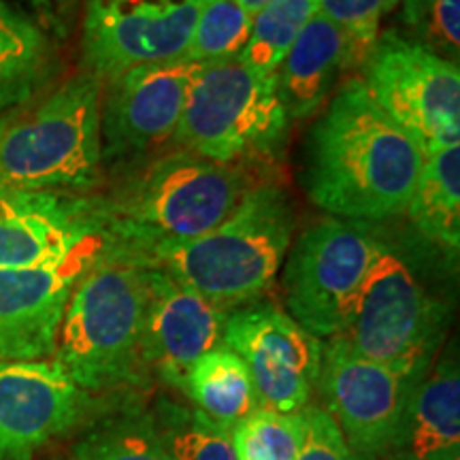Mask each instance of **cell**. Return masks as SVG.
Segmentation results:
<instances>
[{"mask_svg": "<svg viewBox=\"0 0 460 460\" xmlns=\"http://www.w3.org/2000/svg\"><path fill=\"white\" fill-rule=\"evenodd\" d=\"M96 233L101 199L0 188V271L60 261Z\"/></svg>", "mask_w": 460, "mask_h": 460, "instance_id": "2e32d148", "label": "cell"}, {"mask_svg": "<svg viewBox=\"0 0 460 460\" xmlns=\"http://www.w3.org/2000/svg\"><path fill=\"white\" fill-rule=\"evenodd\" d=\"M420 379L354 352L343 339L322 341L315 390L358 460H382L390 450Z\"/></svg>", "mask_w": 460, "mask_h": 460, "instance_id": "30bf717a", "label": "cell"}, {"mask_svg": "<svg viewBox=\"0 0 460 460\" xmlns=\"http://www.w3.org/2000/svg\"><path fill=\"white\" fill-rule=\"evenodd\" d=\"M200 68L180 58L109 82L101 101L102 164L143 156L172 141Z\"/></svg>", "mask_w": 460, "mask_h": 460, "instance_id": "4fadbf2b", "label": "cell"}, {"mask_svg": "<svg viewBox=\"0 0 460 460\" xmlns=\"http://www.w3.org/2000/svg\"><path fill=\"white\" fill-rule=\"evenodd\" d=\"M54 68V48L43 28L0 0V111L41 94Z\"/></svg>", "mask_w": 460, "mask_h": 460, "instance_id": "ffe728a7", "label": "cell"}, {"mask_svg": "<svg viewBox=\"0 0 460 460\" xmlns=\"http://www.w3.org/2000/svg\"><path fill=\"white\" fill-rule=\"evenodd\" d=\"M226 312L158 267L147 271L146 365L169 386L183 379L200 356L222 345Z\"/></svg>", "mask_w": 460, "mask_h": 460, "instance_id": "e0dca14e", "label": "cell"}, {"mask_svg": "<svg viewBox=\"0 0 460 460\" xmlns=\"http://www.w3.org/2000/svg\"><path fill=\"white\" fill-rule=\"evenodd\" d=\"M362 84L424 158L460 139V68L405 37L379 32L362 62Z\"/></svg>", "mask_w": 460, "mask_h": 460, "instance_id": "9c48e42d", "label": "cell"}, {"mask_svg": "<svg viewBox=\"0 0 460 460\" xmlns=\"http://www.w3.org/2000/svg\"><path fill=\"white\" fill-rule=\"evenodd\" d=\"M379 239L367 222L332 216L305 228L281 264L286 314L320 341L341 335Z\"/></svg>", "mask_w": 460, "mask_h": 460, "instance_id": "ba28073f", "label": "cell"}, {"mask_svg": "<svg viewBox=\"0 0 460 460\" xmlns=\"http://www.w3.org/2000/svg\"><path fill=\"white\" fill-rule=\"evenodd\" d=\"M73 460H169L152 418L109 420L85 433L71 450Z\"/></svg>", "mask_w": 460, "mask_h": 460, "instance_id": "4316f807", "label": "cell"}, {"mask_svg": "<svg viewBox=\"0 0 460 460\" xmlns=\"http://www.w3.org/2000/svg\"><path fill=\"white\" fill-rule=\"evenodd\" d=\"M394 3H396V4H399V3H401V0H394Z\"/></svg>", "mask_w": 460, "mask_h": 460, "instance_id": "836d02e7", "label": "cell"}, {"mask_svg": "<svg viewBox=\"0 0 460 460\" xmlns=\"http://www.w3.org/2000/svg\"><path fill=\"white\" fill-rule=\"evenodd\" d=\"M147 271L149 264L105 239L73 288L56 362L85 393L146 382Z\"/></svg>", "mask_w": 460, "mask_h": 460, "instance_id": "3957f363", "label": "cell"}, {"mask_svg": "<svg viewBox=\"0 0 460 460\" xmlns=\"http://www.w3.org/2000/svg\"><path fill=\"white\" fill-rule=\"evenodd\" d=\"M401 20L413 41L458 62L460 0H402Z\"/></svg>", "mask_w": 460, "mask_h": 460, "instance_id": "83f0119b", "label": "cell"}, {"mask_svg": "<svg viewBox=\"0 0 460 460\" xmlns=\"http://www.w3.org/2000/svg\"><path fill=\"white\" fill-rule=\"evenodd\" d=\"M149 418L169 460H237L230 430L197 407L163 401Z\"/></svg>", "mask_w": 460, "mask_h": 460, "instance_id": "603a6c76", "label": "cell"}, {"mask_svg": "<svg viewBox=\"0 0 460 460\" xmlns=\"http://www.w3.org/2000/svg\"><path fill=\"white\" fill-rule=\"evenodd\" d=\"M102 241L105 230L56 262L0 271V358L45 360L56 354L68 298L99 256Z\"/></svg>", "mask_w": 460, "mask_h": 460, "instance_id": "5bb4252c", "label": "cell"}, {"mask_svg": "<svg viewBox=\"0 0 460 460\" xmlns=\"http://www.w3.org/2000/svg\"><path fill=\"white\" fill-rule=\"evenodd\" d=\"M34 4H45V0H32Z\"/></svg>", "mask_w": 460, "mask_h": 460, "instance_id": "1f68e13d", "label": "cell"}, {"mask_svg": "<svg viewBox=\"0 0 460 460\" xmlns=\"http://www.w3.org/2000/svg\"><path fill=\"white\" fill-rule=\"evenodd\" d=\"M252 24L254 15L234 0H203L183 58L199 65L237 60L250 41Z\"/></svg>", "mask_w": 460, "mask_h": 460, "instance_id": "d4e9b609", "label": "cell"}, {"mask_svg": "<svg viewBox=\"0 0 460 460\" xmlns=\"http://www.w3.org/2000/svg\"><path fill=\"white\" fill-rule=\"evenodd\" d=\"M290 118L278 79L262 77L243 62L203 65L190 88L172 143L222 164L273 158L284 149Z\"/></svg>", "mask_w": 460, "mask_h": 460, "instance_id": "8992f818", "label": "cell"}, {"mask_svg": "<svg viewBox=\"0 0 460 460\" xmlns=\"http://www.w3.org/2000/svg\"><path fill=\"white\" fill-rule=\"evenodd\" d=\"M413 228L450 256L460 247V146L424 158L416 190L405 209Z\"/></svg>", "mask_w": 460, "mask_h": 460, "instance_id": "44dd1931", "label": "cell"}, {"mask_svg": "<svg viewBox=\"0 0 460 460\" xmlns=\"http://www.w3.org/2000/svg\"><path fill=\"white\" fill-rule=\"evenodd\" d=\"M254 186L241 164H222L186 149L158 154L101 199L105 239L141 261L169 241L197 239L233 214Z\"/></svg>", "mask_w": 460, "mask_h": 460, "instance_id": "277c9868", "label": "cell"}, {"mask_svg": "<svg viewBox=\"0 0 460 460\" xmlns=\"http://www.w3.org/2000/svg\"><path fill=\"white\" fill-rule=\"evenodd\" d=\"M296 230L290 197L278 183H254L209 233L169 241L141 258L199 292L222 312L262 301L278 281Z\"/></svg>", "mask_w": 460, "mask_h": 460, "instance_id": "7a4b0ae2", "label": "cell"}, {"mask_svg": "<svg viewBox=\"0 0 460 460\" xmlns=\"http://www.w3.org/2000/svg\"><path fill=\"white\" fill-rule=\"evenodd\" d=\"M222 345L245 362L258 402L279 413L303 411L318 384L322 341L271 303L226 315Z\"/></svg>", "mask_w": 460, "mask_h": 460, "instance_id": "7c38bea8", "label": "cell"}, {"mask_svg": "<svg viewBox=\"0 0 460 460\" xmlns=\"http://www.w3.org/2000/svg\"><path fill=\"white\" fill-rule=\"evenodd\" d=\"M460 454V371L452 349L420 379L382 460H447Z\"/></svg>", "mask_w": 460, "mask_h": 460, "instance_id": "d6986e66", "label": "cell"}, {"mask_svg": "<svg viewBox=\"0 0 460 460\" xmlns=\"http://www.w3.org/2000/svg\"><path fill=\"white\" fill-rule=\"evenodd\" d=\"M447 460H460V454H458V456H452V458H447Z\"/></svg>", "mask_w": 460, "mask_h": 460, "instance_id": "d6a6232c", "label": "cell"}, {"mask_svg": "<svg viewBox=\"0 0 460 460\" xmlns=\"http://www.w3.org/2000/svg\"><path fill=\"white\" fill-rule=\"evenodd\" d=\"M203 0H90L84 20L85 71L102 84L186 56Z\"/></svg>", "mask_w": 460, "mask_h": 460, "instance_id": "8fae6325", "label": "cell"}, {"mask_svg": "<svg viewBox=\"0 0 460 460\" xmlns=\"http://www.w3.org/2000/svg\"><path fill=\"white\" fill-rule=\"evenodd\" d=\"M446 307L429 295L407 258L379 239L376 261L339 339L354 352L411 379L435 365Z\"/></svg>", "mask_w": 460, "mask_h": 460, "instance_id": "52a82bcc", "label": "cell"}, {"mask_svg": "<svg viewBox=\"0 0 460 460\" xmlns=\"http://www.w3.org/2000/svg\"><path fill=\"white\" fill-rule=\"evenodd\" d=\"M365 58V51L341 26L315 13L275 75L279 101L290 122L320 113L331 101L339 77L349 66L362 65Z\"/></svg>", "mask_w": 460, "mask_h": 460, "instance_id": "ac0fdd59", "label": "cell"}, {"mask_svg": "<svg viewBox=\"0 0 460 460\" xmlns=\"http://www.w3.org/2000/svg\"><path fill=\"white\" fill-rule=\"evenodd\" d=\"M315 13L318 0H275L254 15L250 41L241 51L239 62L262 77L278 75L292 43Z\"/></svg>", "mask_w": 460, "mask_h": 460, "instance_id": "cb8c5ba5", "label": "cell"}, {"mask_svg": "<svg viewBox=\"0 0 460 460\" xmlns=\"http://www.w3.org/2000/svg\"><path fill=\"white\" fill-rule=\"evenodd\" d=\"M234 3L241 4V7H243L250 15H256L261 13L262 9H267L269 4H273L275 0H234Z\"/></svg>", "mask_w": 460, "mask_h": 460, "instance_id": "4dcf8cb0", "label": "cell"}, {"mask_svg": "<svg viewBox=\"0 0 460 460\" xmlns=\"http://www.w3.org/2000/svg\"><path fill=\"white\" fill-rule=\"evenodd\" d=\"M305 427V410L279 413L258 407L230 429L237 460H296Z\"/></svg>", "mask_w": 460, "mask_h": 460, "instance_id": "484cf974", "label": "cell"}, {"mask_svg": "<svg viewBox=\"0 0 460 460\" xmlns=\"http://www.w3.org/2000/svg\"><path fill=\"white\" fill-rule=\"evenodd\" d=\"M305 439L296 460H358L322 407H305Z\"/></svg>", "mask_w": 460, "mask_h": 460, "instance_id": "f546056e", "label": "cell"}, {"mask_svg": "<svg viewBox=\"0 0 460 460\" xmlns=\"http://www.w3.org/2000/svg\"><path fill=\"white\" fill-rule=\"evenodd\" d=\"M422 164L416 141L348 79L309 132L303 181L322 211L369 224L405 214Z\"/></svg>", "mask_w": 460, "mask_h": 460, "instance_id": "6da1fadb", "label": "cell"}, {"mask_svg": "<svg viewBox=\"0 0 460 460\" xmlns=\"http://www.w3.org/2000/svg\"><path fill=\"white\" fill-rule=\"evenodd\" d=\"M90 393L56 360L0 362V460H32L85 418Z\"/></svg>", "mask_w": 460, "mask_h": 460, "instance_id": "9a60e30c", "label": "cell"}, {"mask_svg": "<svg viewBox=\"0 0 460 460\" xmlns=\"http://www.w3.org/2000/svg\"><path fill=\"white\" fill-rule=\"evenodd\" d=\"M394 7V0H318V13L341 26L365 56L377 39L382 17Z\"/></svg>", "mask_w": 460, "mask_h": 460, "instance_id": "f1b7e54d", "label": "cell"}, {"mask_svg": "<svg viewBox=\"0 0 460 460\" xmlns=\"http://www.w3.org/2000/svg\"><path fill=\"white\" fill-rule=\"evenodd\" d=\"M102 82L84 71L0 111V188L79 194L102 180Z\"/></svg>", "mask_w": 460, "mask_h": 460, "instance_id": "5b68a950", "label": "cell"}, {"mask_svg": "<svg viewBox=\"0 0 460 460\" xmlns=\"http://www.w3.org/2000/svg\"><path fill=\"white\" fill-rule=\"evenodd\" d=\"M181 393L192 407L228 430L261 407L245 362L226 345H217L194 362Z\"/></svg>", "mask_w": 460, "mask_h": 460, "instance_id": "7402d4cb", "label": "cell"}]
</instances>
